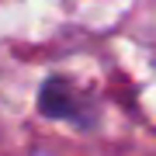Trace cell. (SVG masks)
Instances as JSON below:
<instances>
[{
	"instance_id": "obj_1",
	"label": "cell",
	"mask_w": 156,
	"mask_h": 156,
	"mask_svg": "<svg viewBox=\"0 0 156 156\" xmlns=\"http://www.w3.org/2000/svg\"><path fill=\"white\" fill-rule=\"evenodd\" d=\"M38 111L52 122H66L76 128H97V104L76 83L62 76H49L38 90Z\"/></svg>"
}]
</instances>
